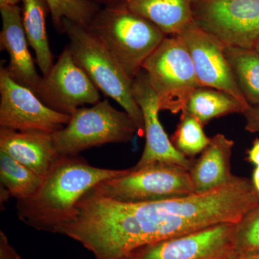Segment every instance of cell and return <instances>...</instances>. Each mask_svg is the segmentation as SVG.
Here are the masks:
<instances>
[{"label":"cell","instance_id":"1","mask_svg":"<svg viewBox=\"0 0 259 259\" xmlns=\"http://www.w3.org/2000/svg\"><path fill=\"white\" fill-rule=\"evenodd\" d=\"M258 205L251 181L236 176L206 193L154 202H119L90 190L78 204L75 231L96 259H124L145 245L238 223Z\"/></svg>","mask_w":259,"mask_h":259},{"label":"cell","instance_id":"2","mask_svg":"<svg viewBox=\"0 0 259 259\" xmlns=\"http://www.w3.org/2000/svg\"><path fill=\"white\" fill-rule=\"evenodd\" d=\"M127 169L92 166L78 156H59L42 178L36 192L17 200L19 218L38 231L54 233L74 217L83 194L103 181L121 177Z\"/></svg>","mask_w":259,"mask_h":259},{"label":"cell","instance_id":"3","mask_svg":"<svg viewBox=\"0 0 259 259\" xmlns=\"http://www.w3.org/2000/svg\"><path fill=\"white\" fill-rule=\"evenodd\" d=\"M87 28L115 56L132 79L167 36L156 25L120 2L100 8Z\"/></svg>","mask_w":259,"mask_h":259},{"label":"cell","instance_id":"4","mask_svg":"<svg viewBox=\"0 0 259 259\" xmlns=\"http://www.w3.org/2000/svg\"><path fill=\"white\" fill-rule=\"evenodd\" d=\"M62 32L69 38L67 47L76 64L100 91L123 108L139 131H144L142 111L133 94L134 79L126 74L115 56L88 28L68 19H64Z\"/></svg>","mask_w":259,"mask_h":259},{"label":"cell","instance_id":"5","mask_svg":"<svg viewBox=\"0 0 259 259\" xmlns=\"http://www.w3.org/2000/svg\"><path fill=\"white\" fill-rule=\"evenodd\" d=\"M139 131L127 112L117 110L106 99L78 109L69 123L52 136L59 156H78L89 148L129 142Z\"/></svg>","mask_w":259,"mask_h":259},{"label":"cell","instance_id":"6","mask_svg":"<svg viewBox=\"0 0 259 259\" xmlns=\"http://www.w3.org/2000/svg\"><path fill=\"white\" fill-rule=\"evenodd\" d=\"M93 190L104 197L127 203L154 202L195 193L188 169L163 162L128 168L125 175L103 181Z\"/></svg>","mask_w":259,"mask_h":259},{"label":"cell","instance_id":"7","mask_svg":"<svg viewBox=\"0 0 259 259\" xmlns=\"http://www.w3.org/2000/svg\"><path fill=\"white\" fill-rule=\"evenodd\" d=\"M142 69L157 95L161 110L182 112L190 95L201 87L190 53L177 35H167L145 61Z\"/></svg>","mask_w":259,"mask_h":259},{"label":"cell","instance_id":"8","mask_svg":"<svg viewBox=\"0 0 259 259\" xmlns=\"http://www.w3.org/2000/svg\"><path fill=\"white\" fill-rule=\"evenodd\" d=\"M194 20L224 45L254 49L259 42V0H194Z\"/></svg>","mask_w":259,"mask_h":259},{"label":"cell","instance_id":"9","mask_svg":"<svg viewBox=\"0 0 259 259\" xmlns=\"http://www.w3.org/2000/svg\"><path fill=\"white\" fill-rule=\"evenodd\" d=\"M71 115L44 103L30 88L11 77L5 67L0 69V127L18 131L54 133L65 127Z\"/></svg>","mask_w":259,"mask_h":259},{"label":"cell","instance_id":"10","mask_svg":"<svg viewBox=\"0 0 259 259\" xmlns=\"http://www.w3.org/2000/svg\"><path fill=\"white\" fill-rule=\"evenodd\" d=\"M35 94L52 110L69 115L83 105L100 101V90L76 64L68 47L42 78Z\"/></svg>","mask_w":259,"mask_h":259},{"label":"cell","instance_id":"11","mask_svg":"<svg viewBox=\"0 0 259 259\" xmlns=\"http://www.w3.org/2000/svg\"><path fill=\"white\" fill-rule=\"evenodd\" d=\"M236 223H223L145 245L132 259H230L234 252ZM128 257V256H127Z\"/></svg>","mask_w":259,"mask_h":259},{"label":"cell","instance_id":"12","mask_svg":"<svg viewBox=\"0 0 259 259\" xmlns=\"http://www.w3.org/2000/svg\"><path fill=\"white\" fill-rule=\"evenodd\" d=\"M177 35L185 42L190 53L201 87L226 92L243 103L248 104L237 84L227 59L226 45L204 31L195 22Z\"/></svg>","mask_w":259,"mask_h":259},{"label":"cell","instance_id":"13","mask_svg":"<svg viewBox=\"0 0 259 259\" xmlns=\"http://www.w3.org/2000/svg\"><path fill=\"white\" fill-rule=\"evenodd\" d=\"M133 94L144 117L146 135L144 151L133 168H140L156 162L171 163L190 171L193 161L180 153L170 141L158 117L159 102L144 69L133 81Z\"/></svg>","mask_w":259,"mask_h":259},{"label":"cell","instance_id":"14","mask_svg":"<svg viewBox=\"0 0 259 259\" xmlns=\"http://www.w3.org/2000/svg\"><path fill=\"white\" fill-rule=\"evenodd\" d=\"M3 28L0 47L6 51L10 61L6 69L11 77L20 84L36 93L42 81L28 50V41L24 30L23 10L18 5L0 6Z\"/></svg>","mask_w":259,"mask_h":259},{"label":"cell","instance_id":"15","mask_svg":"<svg viewBox=\"0 0 259 259\" xmlns=\"http://www.w3.org/2000/svg\"><path fill=\"white\" fill-rule=\"evenodd\" d=\"M0 151L28 167L44 178L59 155L52 133L18 131L0 127Z\"/></svg>","mask_w":259,"mask_h":259},{"label":"cell","instance_id":"16","mask_svg":"<svg viewBox=\"0 0 259 259\" xmlns=\"http://www.w3.org/2000/svg\"><path fill=\"white\" fill-rule=\"evenodd\" d=\"M234 142L225 135L217 134L194 161L190 169L195 193L202 194L215 190L233 179L231 159Z\"/></svg>","mask_w":259,"mask_h":259},{"label":"cell","instance_id":"17","mask_svg":"<svg viewBox=\"0 0 259 259\" xmlns=\"http://www.w3.org/2000/svg\"><path fill=\"white\" fill-rule=\"evenodd\" d=\"M166 35H179L194 23V0H118Z\"/></svg>","mask_w":259,"mask_h":259},{"label":"cell","instance_id":"18","mask_svg":"<svg viewBox=\"0 0 259 259\" xmlns=\"http://www.w3.org/2000/svg\"><path fill=\"white\" fill-rule=\"evenodd\" d=\"M23 23L29 46L33 49L39 69L45 76L54 65L48 38L47 17L50 13L47 0H23Z\"/></svg>","mask_w":259,"mask_h":259},{"label":"cell","instance_id":"19","mask_svg":"<svg viewBox=\"0 0 259 259\" xmlns=\"http://www.w3.org/2000/svg\"><path fill=\"white\" fill-rule=\"evenodd\" d=\"M250 107L231 94L216 89L199 87L190 95L185 111L204 126L209 121L231 114L241 113Z\"/></svg>","mask_w":259,"mask_h":259},{"label":"cell","instance_id":"20","mask_svg":"<svg viewBox=\"0 0 259 259\" xmlns=\"http://www.w3.org/2000/svg\"><path fill=\"white\" fill-rule=\"evenodd\" d=\"M226 55L237 84L250 105L259 104V54L255 49L226 46Z\"/></svg>","mask_w":259,"mask_h":259},{"label":"cell","instance_id":"21","mask_svg":"<svg viewBox=\"0 0 259 259\" xmlns=\"http://www.w3.org/2000/svg\"><path fill=\"white\" fill-rule=\"evenodd\" d=\"M42 178L3 151H0L1 200L28 199L36 192Z\"/></svg>","mask_w":259,"mask_h":259},{"label":"cell","instance_id":"22","mask_svg":"<svg viewBox=\"0 0 259 259\" xmlns=\"http://www.w3.org/2000/svg\"><path fill=\"white\" fill-rule=\"evenodd\" d=\"M203 127L194 116L183 110L176 131L172 136V144L187 157L202 153L211 140L204 134Z\"/></svg>","mask_w":259,"mask_h":259},{"label":"cell","instance_id":"23","mask_svg":"<svg viewBox=\"0 0 259 259\" xmlns=\"http://www.w3.org/2000/svg\"><path fill=\"white\" fill-rule=\"evenodd\" d=\"M53 23L62 32L64 19H68L81 26L90 25L100 10L99 5L91 0H47Z\"/></svg>","mask_w":259,"mask_h":259},{"label":"cell","instance_id":"24","mask_svg":"<svg viewBox=\"0 0 259 259\" xmlns=\"http://www.w3.org/2000/svg\"><path fill=\"white\" fill-rule=\"evenodd\" d=\"M259 254V205L236 223L234 252L232 256Z\"/></svg>","mask_w":259,"mask_h":259},{"label":"cell","instance_id":"25","mask_svg":"<svg viewBox=\"0 0 259 259\" xmlns=\"http://www.w3.org/2000/svg\"><path fill=\"white\" fill-rule=\"evenodd\" d=\"M243 115L246 121L245 130L252 134L259 133V104L250 105Z\"/></svg>","mask_w":259,"mask_h":259},{"label":"cell","instance_id":"26","mask_svg":"<svg viewBox=\"0 0 259 259\" xmlns=\"http://www.w3.org/2000/svg\"><path fill=\"white\" fill-rule=\"evenodd\" d=\"M0 259H21L18 252L10 244L6 235L0 231Z\"/></svg>","mask_w":259,"mask_h":259},{"label":"cell","instance_id":"27","mask_svg":"<svg viewBox=\"0 0 259 259\" xmlns=\"http://www.w3.org/2000/svg\"><path fill=\"white\" fill-rule=\"evenodd\" d=\"M247 159L255 166H259V139H255L253 143V146L248 151Z\"/></svg>","mask_w":259,"mask_h":259},{"label":"cell","instance_id":"28","mask_svg":"<svg viewBox=\"0 0 259 259\" xmlns=\"http://www.w3.org/2000/svg\"><path fill=\"white\" fill-rule=\"evenodd\" d=\"M252 184L255 190L259 195V166H256L253 173V178H252Z\"/></svg>","mask_w":259,"mask_h":259},{"label":"cell","instance_id":"29","mask_svg":"<svg viewBox=\"0 0 259 259\" xmlns=\"http://www.w3.org/2000/svg\"><path fill=\"white\" fill-rule=\"evenodd\" d=\"M23 0H0V6L1 5H18L20 2Z\"/></svg>","mask_w":259,"mask_h":259},{"label":"cell","instance_id":"30","mask_svg":"<svg viewBox=\"0 0 259 259\" xmlns=\"http://www.w3.org/2000/svg\"><path fill=\"white\" fill-rule=\"evenodd\" d=\"M94 3H97V5H108L110 3H115V2L118 1V0H91Z\"/></svg>","mask_w":259,"mask_h":259},{"label":"cell","instance_id":"31","mask_svg":"<svg viewBox=\"0 0 259 259\" xmlns=\"http://www.w3.org/2000/svg\"><path fill=\"white\" fill-rule=\"evenodd\" d=\"M230 259H259V254L255 255H252V256L248 257H236L231 256Z\"/></svg>","mask_w":259,"mask_h":259},{"label":"cell","instance_id":"32","mask_svg":"<svg viewBox=\"0 0 259 259\" xmlns=\"http://www.w3.org/2000/svg\"><path fill=\"white\" fill-rule=\"evenodd\" d=\"M255 50L257 51V52L259 54V42H258V44H257V45L255 46Z\"/></svg>","mask_w":259,"mask_h":259},{"label":"cell","instance_id":"33","mask_svg":"<svg viewBox=\"0 0 259 259\" xmlns=\"http://www.w3.org/2000/svg\"><path fill=\"white\" fill-rule=\"evenodd\" d=\"M124 259H132L131 258V257H126V258H124Z\"/></svg>","mask_w":259,"mask_h":259}]
</instances>
